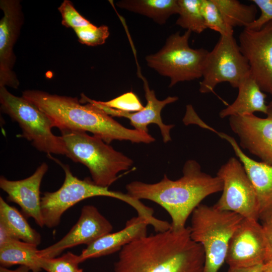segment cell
<instances>
[{
    "label": "cell",
    "instance_id": "cell-1",
    "mask_svg": "<svg viewBox=\"0 0 272 272\" xmlns=\"http://www.w3.org/2000/svg\"><path fill=\"white\" fill-rule=\"evenodd\" d=\"M205 252L189 227L147 236L119 251L113 272H203Z\"/></svg>",
    "mask_w": 272,
    "mask_h": 272
},
{
    "label": "cell",
    "instance_id": "cell-20",
    "mask_svg": "<svg viewBox=\"0 0 272 272\" xmlns=\"http://www.w3.org/2000/svg\"><path fill=\"white\" fill-rule=\"evenodd\" d=\"M237 88V98L231 104L220 111L219 116L221 118L251 115L256 112L266 114V95L250 74L240 83Z\"/></svg>",
    "mask_w": 272,
    "mask_h": 272
},
{
    "label": "cell",
    "instance_id": "cell-27",
    "mask_svg": "<svg viewBox=\"0 0 272 272\" xmlns=\"http://www.w3.org/2000/svg\"><path fill=\"white\" fill-rule=\"evenodd\" d=\"M40 261L42 270L46 272H83L79 267V255L71 252L58 257H41Z\"/></svg>",
    "mask_w": 272,
    "mask_h": 272
},
{
    "label": "cell",
    "instance_id": "cell-30",
    "mask_svg": "<svg viewBox=\"0 0 272 272\" xmlns=\"http://www.w3.org/2000/svg\"><path fill=\"white\" fill-rule=\"evenodd\" d=\"M58 10L61 16V24L65 27L74 30L92 24L76 10L70 1H63L58 8Z\"/></svg>",
    "mask_w": 272,
    "mask_h": 272
},
{
    "label": "cell",
    "instance_id": "cell-4",
    "mask_svg": "<svg viewBox=\"0 0 272 272\" xmlns=\"http://www.w3.org/2000/svg\"><path fill=\"white\" fill-rule=\"evenodd\" d=\"M52 158L63 169L65 178L61 186L53 192H45L41 198V212L44 226L51 228L58 226L65 211L77 203L88 198L107 196L120 200L132 207L138 216L149 219L153 209L127 193L110 190L108 187L96 184L89 178L80 179L75 176L67 165Z\"/></svg>",
    "mask_w": 272,
    "mask_h": 272
},
{
    "label": "cell",
    "instance_id": "cell-6",
    "mask_svg": "<svg viewBox=\"0 0 272 272\" xmlns=\"http://www.w3.org/2000/svg\"><path fill=\"white\" fill-rule=\"evenodd\" d=\"M243 219L235 213L203 204L193 211L190 235L203 248V272H218L225 262L230 239Z\"/></svg>",
    "mask_w": 272,
    "mask_h": 272
},
{
    "label": "cell",
    "instance_id": "cell-14",
    "mask_svg": "<svg viewBox=\"0 0 272 272\" xmlns=\"http://www.w3.org/2000/svg\"><path fill=\"white\" fill-rule=\"evenodd\" d=\"M266 117L254 114L229 117L231 129L239 138V146L272 165V101Z\"/></svg>",
    "mask_w": 272,
    "mask_h": 272
},
{
    "label": "cell",
    "instance_id": "cell-15",
    "mask_svg": "<svg viewBox=\"0 0 272 272\" xmlns=\"http://www.w3.org/2000/svg\"><path fill=\"white\" fill-rule=\"evenodd\" d=\"M112 229L111 224L96 207L85 205L82 208L77 222L69 232L54 244L39 250L38 255L42 258H53L67 248L81 244L88 246L111 233Z\"/></svg>",
    "mask_w": 272,
    "mask_h": 272
},
{
    "label": "cell",
    "instance_id": "cell-8",
    "mask_svg": "<svg viewBox=\"0 0 272 272\" xmlns=\"http://www.w3.org/2000/svg\"><path fill=\"white\" fill-rule=\"evenodd\" d=\"M0 104L1 111L18 123L21 137L31 142L37 150L48 155H65L62 137L52 133L50 119L35 105L22 96L12 94L5 87H0Z\"/></svg>",
    "mask_w": 272,
    "mask_h": 272
},
{
    "label": "cell",
    "instance_id": "cell-7",
    "mask_svg": "<svg viewBox=\"0 0 272 272\" xmlns=\"http://www.w3.org/2000/svg\"><path fill=\"white\" fill-rule=\"evenodd\" d=\"M191 32L186 30L170 35L163 47L145 57L148 66L159 75L168 77L169 87L179 82L202 77L205 60L208 50L193 49L189 45Z\"/></svg>",
    "mask_w": 272,
    "mask_h": 272
},
{
    "label": "cell",
    "instance_id": "cell-17",
    "mask_svg": "<svg viewBox=\"0 0 272 272\" xmlns=\"http://www.w3.org/2000/svg\"><path fill=\"white\" fill-rule=\"evenodd\" d=\"M227 141L243 165L257 196L259 220L262 224L272 222V165L254 160L241 150L235 139L212 128L211 130Z\"/></svg>",
    "mask_w": 272,
    "mask_h": 272
},
{
    "label": "cell",
    "instance_id": "cell-2",
    "mask_svg": "<svg viewBox=\"0 0 272 272\" xmlns=\"http://www.w3.org/2000/svg\"><path fill=\"white\" fill-rule=\"evenodd\" d=\"M182 173V176L175 180L164 175L155 183L131 182L126 185V193L137 199H148L159 205L171 217L170 229L181 230L186 227L188 218L201 201L222 191L223 187L220 177L203 172L195 160L186 161Z\"/></svg>",
    "mask_w": 272,
    "mask_h": 272
},
{
    "label": "cell",
    "instance_id": "cell-9",
    "mask_svg": "<svg viewBox=\"0 0 272 272\" xmlns=\"http://www.w3.org/2000/svg\"><path fill=\"white\" fill-rule=\"evenodd\" d=\"M249 75L248 61L234 35H220L206 57L199 91L203 94L213 92L218 84L224 82L237 88Z\"/></svg>",
    "mask_w": 272,
    "mask_h": 272
},
{
    "label": "cell",
    "instance_id": "cell-12",
    "mask_svg": "<svg viewBox=\"0 0 272 272\" xmlns=\"http://www.w3.org/2000/svg\"><path fill=\"white\" fill-rule=\"evenodd\" d=\"M269 250L262 224L244 218L232 235L225 262L229 267H248L264 264Z\"/></svg>",
    "mask_w": 272,
    "mask_h": 272
},
{
    "label": "cell",
    "instance_id": "cell-3",
    "mask_svg": "<svg viewBox=\"0 0 272 272\" xmlns=\"http://www.w3.org/2000/svg\"><path fill=\"white\" fill-rule=\"evenodd\" d=\"M50 119L53 127L65 130L90 132L109 144L115 140L150 144L155 139L148 132L127 128L91 103L83 104L77 98L36 90L22 92Z\"/></svg>",
    "mask_w": 272,
    "mask_h": 272
},
{
    "label": "cell",
    "instance_id": "cell-19",
    "mask_svg": "<svg viewBox=\"0 0 272 272\" xmlns=\"http://www.w3.org/2000/svg\"><path fill=\"white\" fill-rule=\"evenodd\" d=\"M149 225L142 217H132L126 221L121 230L106 234L84 249L79 255L81 263L120 251L126 244L147 236Z\"/></svg>",
    "mask_w": 272,
    "mask_h": 272
},
{
    "label": "cell",
    "instance_id": "cell-36",
    "mask_svg": "<svg viewBox=\"0 0 272 272\" xmlns=\"http://www.w3.org/2000/svg\"><path fill=\"white\" fill-rule=\"evenodd\" d=\"M264 272H268L267 271L265 270V269L264 270Z\"/></svg>",
    "mask_w": 272,
    "mask_h": 272
},
{
    "label": "cell",
    "instance_id": "cell-29",
    "mask_svg": "<svg viewBox=\"0 0 272 272\" xmlns=\"http://www.w3.org/2000/svg\"><path fill=\"white\" fill-rule=\"evenodd\" d=\"M99 102L107 107L125 112H136L144 108L138 97L132 92L125 93L107 101Z\"/></svg>",
    "mask_w": 272,
    "mask_h": 272
},
{
    "label": "cell",
    "instance_id": "cell-26",
    "mask_svg": "<svg viewBox=\"0 0 272 272\" xmlns=\"http://www.w3.org/2000/svg\"><path fill=\"white\" fill-rule=\"evenodd\" d=\"M201 10L207 28L218 32L220 35H234L213 0H201Z\"/></svg>",
    "mask_w": 272,
    "mask_h": 272
},
{
    "label": "cell",
    "instance_id": "cell-10",
    "mask_svg": "<svg viewBox=\"0 0 272 272\" xmlns=\"http://www.w3.org/2000/svg\"><path fill=\"white\" fill-rule=\"evenodd\" d=\"M217 175L222 180L223 187L221 197L214 206L244 218L258 221L256 192L241 162L235 157L230 158L221 166Z\"/></svg>",
    "mask_w": 272,
    "mask_h": 272
},
{
    "label": "cell",
    "instance_id": "cell-18",
    "mask_svg": "<svg viewBox=\"0 0 272 272\" xmlns=\"http://www.w3.org/2000/svg\"><path fill=\"white\" fill-rule=\"evenodd\" d=\"M48 169L42 163L29 177L18 180L0 177V187L8 194V201L18 205L23 214L33 218L40 227L44 226L41 206L40 188L42 179Z\"/></svg>",
    "mask_w": 272,
    "mask_h": 272
},
{
    "label": "cell",
    "instance_id": "cell-21",
    "mask_svg": "<svg viewBox=\"0 0 272 272\" xmlns=\"http://www.w3.org/2000/svg\"><path fill=\"white\" fill-rule=\"evenodd\" d=\"M37 246L12 238L0 244V264L8 268L14 265L28 267L32 272L41 270Z\"/></svg>",
    "mask_w": 272,
    "mask_h": 272
},
{
    "label": "cell",
    "instance_id": "cell-28",
    "mask_svg": "<svg viewBox=\"0 0 272 272\" xmlns=\"http://www.w3.org/2000/svg\"><path fill=\"white\" fill-rule=\"evenodd\" d=\"M80 43L90 46L104 44L109 35L108 27H97L93 24L74 30Z\"/></svg>",
    "mask_w": 272,
    "mask_h": 272
},
{
    "label": "cell",
    "instance_id": "cell-32",
    "mask_svg": "<svg viewBox=\"0 0 272 272\" xmlns=\"http://www.w3.org/2000/svg\"><path fill=\"white\" fill-rule=\"evenodd\" d=\"M264 264L248 267H229L227 272H264Z\"/></svg>",
    "mask_w": 272,
    "mask_h": 272
},
{
    "label": "cell",
    "instance_id": "cell-16",
    "mask_svg": "<svg viewBox=\"0 0 272 272\" xmlns=\"http://www.w3.org/2000/svg\"><path fill=\"white\" fill-rule=\"evenodd\" d=\"M138 75L143 81L146 105L141 111L136 112H125L114 109L101 104L99 101L93 100L82 94L81 100L83 103H91L100 108L108 115L115 117H122L128 119L130 124L134 129L145 132H148V126L151 123L156 124L159 127L163 141L166 143L171 140L170 130L174 124H165L162 121L161 113L162 109L167 104L176 101V96H168L163 100L158 99L153 90H151L147 81L139 71Z\"/></svg>",
    "mask_w": 272,
    "mask_h": 272
},
{
    "label": "cell",
    "instance_id": "cell-35",
    "mask_svg": "<svg viewBox=\"0 0 272 272\" xmlns=\"http://www.w3.org/2000/svg\"><path fill=\"white\" fill-rule=\"evenodd\" d=\"M264 269L268 272H272V259L268 260L264 264Z\"/></svg>",
    "mask_w": 272,
    "mask_h": 272
},
{
    "label": "cell",
    "instance_id": "cell-34",
    "mask_svg": "<svg viewBox=\"0 0 272 272\" xmlns=\"http://www.w3.org/2000/svg\"><path fill=\"white\" fill-rule=\"evenodd\" d=\"M0 272H32L28 267L20 265L15 269L0 266Z\"/></svg>",
    "mask_w": 272,
    "mask_h": 272
},
{
    "label": "cell",
    "instance_id": "cell-11",
    "mask_svg": "<svg viewBox=\"0 0 272 272\" xmlns=\"http://www.w3.org/2000/svg\"><path fill=\"white\" fill-rule=\"evenodd\" d=\"M239 42L250 75L263 92L272 96V20L258 30L244 28Z\"/></svg>",
    "mask_w": 272,
    "mask_h": 272
},
{
    "label": "cell",
    "instance_id": "cell-31",
    "mask_svg": "<svg viewBox=\"0 0 272 272\" xmlns=\"http://www.w3.org/2000/svg\"><path fill=\"white\" fill-rule=\"evenodd\" d=\"M251 2L260 10V15L245 28L258 30L272 20V0H252Z\"/></svg>",
    "mask_w": 272,
    "mask_h": 272
},
{
    "label": "cell",
    "instance_id": "cell-33",
    "mask_svg": "<svg viewBox=\"0 0 272 272\" xmlns=\"http://www.w3.org/2000/svg\"><path fill=\"white\" fill-rule=\"evenodd\" d=\"M261 224L264 229L269 247V257L268 261L272 259V222Z\"/></svg>",
    "mask_w": 272,
    "mask_h": 272
},
{
    "label": "cell",
    "instance_id": "cell-22",
    "mask_svg": "<svg viewBox=\"0 0 272 272\" xmlns=\"http://www.w3.org/2000/svg\"><path fill=\"white\" fill-rule=\"evenodd\" d=\"M117 7L145 16L159 25H163L172 16L178 14V0H121Z\"/></svg>",
    "mask_w": 272,
    "mask_h": 272
},
{
    "label": "cell",
    "instance_id": "cell-23",
    "mask_svg": "<svg viewBox=\"0 0 272 272\" xmlns=\"http://www.w3.org/2000/svg\"><path fill=\"white\" fill-rule=\"evenodd\" d=\"M0 224L15 239L38 246L41 241L40 234L32 228L23 215L0 197Z\"/></svg>",
    "mask_w": 272,
    "mask_h": 272
},
{
    "label": "cell",
    "instance_id": "cell-24",
    "mask_svg": "<svg viewBox=\"0 0 272 272\" xmlns=\"http://www.w3.org/2000/svg\"><path fill=\"white\" fill-rule=\"evenodd\" d=\"M219 9L226 24L233 29L247 28L256 19L257 8L254 4L246 5L237 0H213Z\"/></svg>",
    "mask_w": 272,
    "mask_h": 272
},
{
    "label": "cell",
    "instance_id": "cell-5",
    "mask_svg": "<svg viewBox=\"0 0 272 272\" xmlns=\"http://www.w3.org/2000/svg\"><path fill=\"white\" fill-rule=\"evenodd\" d=\"M66 149L65 156L89 169L92 181L109 187L118 178V174L128 170L132 159L114 150L101 138L82 131H61Z\"/></svg>",
    "mask_w": 272,
    "mask_h": 272
},
{
    "label": "cell",
    "instance_id": "cell-13",
    "mask_svg": "<svg viewBox=\"0 0 272 272\" xmlns=\"http://www.w3.org/2000/svg\"><path fill=\"white\" fill-rule=\"evenodd\" d=\"M0 8L4 13L0 21V87L17 89L20 83L13 70V48L24 23L22 7L19 0H1Z\"/></svg>",
    "mask_w": 272,
    "mask_h": 272
},
{
    "label": "cell",
    "instance_id": "cell-25",
    "mask_svg": "<svg viewBox=\"0 0 272 272\" xmlns=\"http://www.w3.org/2000/svg\"><path fill=\"white\" fill-rule=\"evenodd\" d=\"M178 17L176 24L181 28L200 34L207 27L201 10V0H178Z\"/></svg>",
    "mask_w": 272,
    "mask_h": 272
}]
</instances>
